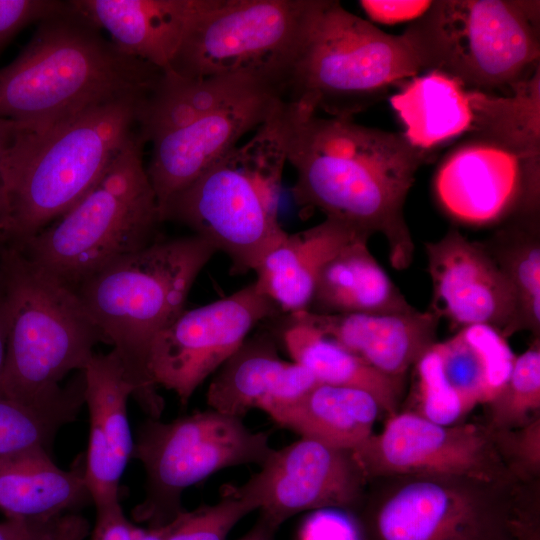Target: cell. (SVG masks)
I'll return each instance as SVG.
<instances>
[{"label": "cell", "mask_w": 540, "mask_h": 540, "mask_svg": "<svg viewBox=\"0 0 540 540\" xmlns=\"http://www.w3.org/2000/svg\"><path fill=\"white\" fill-rule=\"evenodd\" d=\"M278 119L287 162L297 174L292 188L296 204L370 237L382 234L390 264L396 270L408 268L414 243L404 205L431 151L413 146L403 133L351 118L319 117L284 101Z\"/></svg>", "instance_id": "cell-1"}, {"label": "cell", "mask_w": 540, "mask_h": 540, "mask_svg": "<svg viewBox=\"0 0 540 540\" xmlns=\"http://www.w3.org/2000/svg\"><path fill=\"white\" fill-rule=\"evenodd\" d=\"M163 71L121 52L68 9L39 23L0 68V118L41 131L107 101L147 96Z\"/></svg>", "instance_id": "cell-2"}, {"label": "cell", "mask_w": 540, "mask_h": 540, "mask_svg": "<svg viewBox=\"0 0 540 540\" xmlns=\"http://www.w3.org/2000/svg\"><path fill=\"white\" fill-rule=\"evenodd\" d=\"M216 253L195 234L159 238L75 290L105 343L113 346L133 387L132 397L149 418L159 419L164 409L147 369L152 341L185 310L195 280Z\"/></svg>", "instance_id": "cell-3"}, {"label": "cell", "mask_w": 540, "mask_h": 540, "mask_svg": "<svg viewBox=\"0 0 540 540\" xmlns=\"http://www.w3.org/2000/svg\"><path fill=\"white\" fill-rule=\"evenodd\" d=\"M147 96L107 101L45 130L22 127L17 132L3 162L9 205L6 242L28 240L92 189L138 131Z\"/></svg>", "instance_id": "cell-4"}, {"label": "cell", "mask_w": 540, "mask_h": 540, "mask_svg": "<svg viewBox=\"0 0 540 540\" xmlns=\"http://www.w3.org/2000/svg\"><path fill=\"white\" fill-rule=\"evenodd\" d=\"M422 71L403 33H386L339 1L310 0L282 98L312 113L352 119Z\"/></svg>", "instance_id": "cell-5"}, {"label": "cell", "mask_w": 540, "mask_h": 540, "mask_svg": "<svg viewBox=\"0 0 540 540\" xmlns=\"http://www.w3.org/2000/svg\"><path fill=\"white\" fill-rule=\"evenodd\" d=\"M279 107L248 142L230 150L160 211L161 222H179L225 253L233 275L254 271L288 234L279 222L287 162Z\"/></svg>", "instance_id": "cell-6"}, {"label": "cell", "mask_w": 540, "mask_h": 540, "mask_svg": "<svg viewBox=\"0 0 540 540\" xmlns=\"http://www.w3.org/2000/svg\"><path fill=\"white\" fill-rule=\"evenodd\" d=\"M0 287L7 327L0 396L24 404L53 397L105 339L76 292L8 242L0 244Z\"/></svg>", "instance_id": "cell-7"}, {"label": "cell", "mask_w": 540, "mask_h": 540, "mask_svg": "<svg viewBox=\"0 0 540 540\" xmlns=\"http://www.w3.org/2000/svg\"><path fill=\"white\" fill-rule=\"evenodd\" d=\"M143 145L137 131L81 200L14 245L75 291L106 266L159 239L161 220L143 163Z\"/></svg>", "instance_id": "cell-8"}, {"label": "cell", "mask_w": 540, "mask_h": 540, "mask_svg": "<svg viewBox=\"0 0 540 540\" xmlns=\"http://www.w3.org/2000/svg\"><path fill=\"white\" fill-rule=\"evenodd\" d=\"M403 34L423 71L508 95L540 68V2L436 0Z\"/></svg>", "instance_id": "cell-9"}, {"label": "cell", "mask_w": 540, "mask_h": 540, "mask_svg": "<svg viewBox=\"0 0 540 540\" xmlns=\"http://www.w3.org/2000/svg\"><path fill=\"white\" fill-rule=\"evenodd\" d=\"M273 451L268 433L210 408L170 422L148 418L138 427L132 450L146 474L145 497L133 518L148 527L168 524L184 511L187 488L227 468L260 467Z\"/></svg>", "instance_id": "cell-10"}, {"label": "cell", "mask_w": 540, "mask_h": 540, "mask_svg": "<svg viewBox=\"0 0 540 540\" xmlns=\"http://www.w3.org/2000/svg\"><path fill=\"white\" fill-rule=\"evenodd\" d=\"M308 5L309 0H213L191 22L164 72L186 79L253 75L281 90Z\"/></svg>", "instance_id": "cell-11"}, {"label": "cell", "mask_w": 540, "mask_h": 540, "mask_svg": "<svg viewBox=\"0 0 540 540\" xmlns=\"http://www.w3.org/2000/svg\"><path fill=\"white\" fill-rule=\"evenodd\" d=\"M279 314L254 282L225 298L185 309L152 341L147 360L152 383L173 391L186 406L256 325Z\"/></svg>", "instance_id": "cell-12"}, {"label": "cell", "mask_w": 540, "mask_h": 540, "mask_svg": "<svg viewBox=\"0 0 540 540\" xmlns=\"http://www.w3.org/2000/svg\"><path fill=\"white\" fill-rule=\"evenodd\" d=\"M356 518L361 540H515L509 505L468 479L421 476Z\"/></svg>", "instance_id": "cell-13"}, {"label": "cell", "mask_w": 540, "mask_h": 540, "mask_svg": "<svg viewBox=\"0 0 540 540\" xmlns=\"http://www.w3.org/2000/svg\"><path fill=\"white\" fill-rule=\"evenodd\" d=\"M352 452L366 479L414 474L495 485L507 473L489 429L439 425L416 412L390 415L381 433Z\"/></svg>", "instance_id": "cell-14"}, {"label": "cell", "mask_w": 540, "mask_h": 540, "mask_svg": "<svg viewBox=\"0 0 540 540\" xmlns=\"http://www.w3.org/2000/svg\"><path fill=\"white\" fill-rule=\"evenodd\" d=\"M365 480L351 450L301 437L274 449L239 488L258 502L259 516L278 529L302 512L354 510Z\"/></svg>", "instance_id": "cell-15"}, {"label": "cell", "mask_w": 540, "mask_h": 540, "mask_svg": "<svg viewBox=\"0 0 540 540\" xmlns=\"http://www.w3.org/2000/svg\"><path fill=\"white\" fill-rule=\"evenodd\" d=\"M282 102L280 89L265 84L185 126L154 137L146 170L159 215L174 195L235 148L246 133L265 123Z\"/></svg>", "instance_id": "cell-16"}, {"label": "cell", "mask_w": 540, "mask_h": 540, "mask_svg": "<svg viewBox=\"0 0 540 540\" xmlns=\"http://www.w3.org/2000/svg\"><path fill=\"white\" fill-rule=\"evenodd\" d=\"M425 250L432 282L429 310L448 319L455 329L485 324L509 337L516 295L481 242L451 228L441 239L426 243Z\"/></svg>", "instance_id": "cell-17"}, {"label": "cell", "mask_w": 540, "mask_h": 540, "mask_svg": "<svg viewBox=\"0 0 540 540\" xmlns=\"http://www.w3.org/2000/svg\"><path fill=\"white\" fill-rule=\"evenodd\" d=\"M83 375L90 425L84 478L100 512L120 505L119 483L134 444L127 414L133 387L114 350L94 353Z\"/></svg>", "instance_id": "cell-18"}, {"label": "cell", "mask_w": 540, "mask_h": 540, "mask_svg": "<svg viewBox=\"0 0 540 540\" xmlns=\"http://www.w3.org/2000/svg\"><path fill=\"white\" fill-rule=\"evenodd\" d=\"M434 185L440 204L451 216L483 225L522 206L526 172L521 159L512 152L472 139L444 160Z\"/></svg>", "instance_id": "cell-19"}, {"label": "cell", "mask_w": 540, "mask_h": 540, "mask_svg": "<svg viewBox=\"0 0 540 540\" xmlns=\"http://www.w3.org/2000/svg\"><path fill=\"white\" fill-rule=\"evenodd\" d=\"M213 0H69L121 52L168 70L194 18Z\"/></svg>", "instance_id": "cell-20"}, {"label": "cell", "mask_w": 540, "mask_h": 540, "mask_svg": "<svg viewBox=\"0 0 540 540\" xmlns=\"http://www.w3.org/2000/svg\"><path fill=\"white\" fill-rule=\"evenodd\" d=\"M289 317L306 322L359 356L379 372L403 380L433 346L440 318L432 311L323 315L300 311Z\"/></svg>", "instance_id": "cell-21"}, {"label": "cell", "mask_w": 540, "mask_h": 540, "mask_svg": "<svg viewBox=\"0 0 540 540\" xmlns=\"http://www.w3.org/2000/svg\"><path fill=\"white\" fill-rule=\"evenodd\" d=\"M317 383L305 367L281 358L270 333L259 332L213 374L206 400L210 409L243 419L264 401L295 398Z\"/></svg>", "instance_id": "cell-22"}, {"label": "cell", "mask_w": 540, "mask_h": 540, "mask_svg": "<svg viewBox=\"0 0 540 540\" xmlns=\"http://www.w3.org/2000/svg\"><path fill=\"white\" fill-rule=\"evenodd\" d=\"M369 235L336 219L321 223L285 239L256 267L257 289L288 315L306 311L317 279L325 265L346 245Z\"/></svg>", "instance_id": "cell-23"}, {"label": "cell", "mask_w": 540, "mask_h": 540, "mask_svg": "<svg viewBox=\"0 0 540 540\" xmlns=\"http://www.w3.org/2000/svg\"><path fill=\"white\" fill-rule=\"evenodd\" d=\"M259 409L300 437L351 451L373 434L381 411L365 391L319 382L295 398L264 401Z\"/></svg>", "instance_id": "cell-24"}, {"label": "cell", "mask_w": 540, "mask_h": 540, "mask_svg": "<svg viewBox=\"0 0 540 540\" xmlns=\"http://www.w3.org/2000/svg\"><path fill=\"white\" fill-rule=\"evenodd\" d=\"M91 502L84 463L63 470L44 449L0 459V510L6 517L51 519Z\"/></svg>", "instance_id": "cell-25"}, {"label": "cell", "mask_w": 540, "mask_h": 540, "mask_svg": "<svg viewBox=\"0 0 540 540\" xmlns=\"http://www.w3.org/2000/svg\"><path fill=\"white\" fill-rule=\"evenodd\" d=\"M358 238L322 269L306 311L323 315L406 313L414 308Z\"/></svg>", "instance_id": "cell-26"}, {"label": "cell", "mask_w": 540, "mask_h": 540, "mask_svg": "<svg viewBox=\"0 0 540 540\" xmlns=\"http://www.w3.org/2000/svg\"><path fill=\"white\" fill-rule=\"evenodd\" d=\"M472 103V139L519 157L526 172V199L539 201L540 68L508 95L472 90Z\"/></svg>", "instance_id": "cell-27"}, {"label": "cell", "mask_w": 540, "mask_h": 540, "mask_svg": "<svg viewBox=\"0 0 540 540\" xmlns=\"http://www.w3.org/2000/svg\"><path fill=\"white\" fill-rule=\"evenodd\" d=\"M389 100L405 128L403 134L419 149L431 151L472 130V90L444 73L413 77Z\"/></svg>", "instance_id": "cell-28"}, {"label": "cell", "mask_w": 540, "mask_h": 540, "mask_svg": "<svg viewBox=\"0 0 540 540\" xmlns=\"http://www.w3.org/2000/svg\"><path fill=\"white\" fill-rule=\"evenodd\" d=\"M436 345L444 373L467 412L477 404H490L500 395L516 356L496 328L470 325Z\"/></svg>", "instance_id": "cell-29"}, {"label": "cell", "mask_w": 540, "mask_h": 540, "mask_svg": "<svg viewBox=\"0 0 540 540\" xmlns=\"http://www.w3.org/2000/svg\"><path fill=\"white\" fill-rule=\"evenodd\" d=\"M265 84L276 85L245 74L186 79L163 72L140 109L139 135L144 143L150 142L157 135L185 126Z\"/></svg>", "instance_id": "cell-30"}, {"label": "cell", "mask_w": 540, "mask_h": 540, "mask_svg": "<svg viewBox=\"0 0 540 540\" xmlns=\"http://www.w3.org/2000/svg\"><path fill=\"white\" fill-rule=\"evenodd\" d=\"M282 341L292 361L309 370L319 383L365 391L381 410L397 413L403 380L379 372L312 325L291 317Z\"/></svg>", "instance_id": "cell-31"}, {"label": "cell", "mask_w": 540, "mask_h": 540, "mask_svg": "<svg viewBox=\"0 0 540 540\" xmlns=\"http://www.w3.org/2000/svg\"><path fill=\"white\" fill-rule=\"evenodd\" d=\"M538 214L521 213L514 223L497 231L481 244L496 261L517 301L509 337L529 330L540 333V238Z\"/></svg>", "instance_id": "cell-32"}, {"label": "cell", "mask_w": 540, "mask_h": 540, "mask_svg": "<svg viewBox=\"0 0 540 540\" xmlns=\"http://www.w3.org/2000/svg\"><path fill=\"white\" fill-rule=\"evenodd\" d=\"M83 404L82 373L57 395L33 404L0 397V459L35 449L50 453L57 432L75 421Z\"/></svg>", "instance_id": "cell-33"}, {"label": "cell", "mask_w": 540, "mask_h": 540, "mask_svg": "<svg viewBox=\"0 0 540 540\" xmlns=\"http://www.w3.org/2000/svg\"><path fill=\"white\" fill-rule=\"evenodd\" d=\"M493 420L490 430L511 429L528 422V415L540 408L539 338L516 356L509 379L500 395L490 403Z\"/></svg>", "instance_id": "cell-34"}, {"label": "cell", "mask_w": 540, "mask_h": 540, "mask_svg": "<svg viewBox=\"0 0 540 540\" xmlns=\"http://www.w3.org/2000/svg\"><path fill=\"white\" fill-rule=\"evenodd\" d=\"M258 509V502L239 486H229L215 504L180 513L168 540H226L236 524Z\"/></svg>", "instance_id": "cell-35"}, {"label": "cell", "mask_w": 540, "mask_h": 540, "mask_svg": "<svg viewBox=\"0 0 540 540\" xmlns=\"http://www.w3.org/2000/svg\"><path fill=\"white\" fill-rule=\"evenodd\" d=\"M436 343L414 364L419 400L417 414L433 423L451 426L455 425L467 411L444 373Z\"/></svg>", "instance_id": "cell-36"}, {"label": "cell", "mask_w": 540, "mask_h": 540, "mask_svg": "<svg viewBox=\"0 0 540 540\" xmlns=\"http://www.w3.org/2000/svg\"><path fill=\"white\" fill-rule=\"evenodd\" d=\"M68 9V1L0 0V53L26 26L42 22Z\"/></svg>", "instance_id": "cell-37"}, {"label": "cell", "mask_w": 540, "mask_h": 540, "mask_svg": "<svg viewBox=\"0 0 540 540\" xmlns=\"http://www.w3.org/2000/svg\"><path fill=\"white\" fill-rule=\"evenodd\" d=\"M539 416L529 420L520 432L510 429L490 430L496 447L506 465L513 462L514 467L536 472L540 465V423ZM527 471V472H528Z\"/></svg>", "instance_id": "cell-38"}, {"label": "cell", "mask_w": 540, "mask_h": 540, "mask_svg": "<svg viewBox=\"0 0 540 540\" xmlns=\"http://www.w3.org/2000/svg\"><path fill=\"white\" fill-rule=\"evenodd\" d=\"M432 1H385L361 0L360 6L368 17L374 21L394 24L397 22L416 20L430 7Z\"/></svg>", "instance_id": "cell-39"}, {"label": "cell", "mask_w": 540, "mask_h": 540, "mask_svg": "<svg viewBox=\"0 0 540 540\" xmlns=\"http://www.w3.org/2000/svg\"><path fill=\"white\" fill-rule=\"evenodd\" d=\"M134 525L125 517L121 506L96 512L92 540H133Z\"/></svg>", "instance_id": "cell-40"}, {"label": "cell", "mask_w": 540, "mask_h": 540, "mask_svg": "<svg viewBox=\"0 0 540 540\" xmlns=\"http://www.w3.org/2000/svg\"><path fill=\"white\" fill-rule=\"evenodd\" d=\"M56 518L22 519L6 517L4 521L0 522V540H42L50 531Z\"/></svg>", "instance_id": "cell-41"}, {"label": "cell", "mask_w": 540, "mask_h": 540, "mask_svg": "<svg viewBox=\"0 0 540 540\" xmlns=\"http://www.w3.org/2000/svg\"><path fill=\"white\" fill-rule=\"evenodd\" d=\"M22 128L21 125L7 119L0 118V242L4 243L7 239L9 227V205L5 191L3 177V162L6 153L12 144L17 132Z\"/></svg>", "instance_id": "cell-42"}, {"label": "cell", "mask_w": 540, "mask_h": 540, "mask_svg": "<svg viewBox=\"0 0 540 540\" xmlns=\"http://www.w3.org/2000/svg\"><path fill=\"white\" fill-rule=\"evenodd\" d=\"M89 533L88 520L76 512H70L57 517L42 540H85Z\"/></svg>", "instance_id": "cell-43"}, {"label": "cell", "mask_w": 540, "mask_h": 540, "mask_svg": "<svg viewBox=\"0 0 540 540\" xmlns=\"http://www.w3.org/2000/svg\"><path fill=\"white\" fill-rule=\"evenodd\" d=\"M175 519L168 524L142 529L134 527L133 540H168L173 530Z\"/></svg>", "instance_id": "cell-44"}, {"label": "cell", "mask_w": 540, "mask_h": 540, "mask_svg": "<svg viewBox=\"0 0 540 540\" xmlns=\"http://www.w3.org/2000/svg\"><path fill=\"white\" fill-rule=\"evenodd\" d=\"M277 530L259 516L253 527L237 540H275Z\"/></svg>", "instance_id": "cell-45"}, {"label": "cell", "mask_w": 540, "mask_h": 540, "mask_svg": "<svg viewBox=\"0 0 540 540\" xmlns=\"http://www.w3.org/2000/svg\"><path fill=\"white\" fill-rule=\"evenodd\" d=\"M7 347L6 312L3 294L0 287V379L3 372ZM1 397V396H0Z\"/></svg>", "instance_id": "cell-46"}, {"label": "cell", "mask_w": 540, "mask_h": 540, "mask_svg": "<svg viewBox=\"0 0 540 540\" xmlns=\"http://www.w3.org/2000/svg\"><path fill=\"white\" fill-rule=\"evenodd\" d=\"M0 244H1V242H0Z\"/></svg>", "instance_id": "cell-47"}]
</instances>
